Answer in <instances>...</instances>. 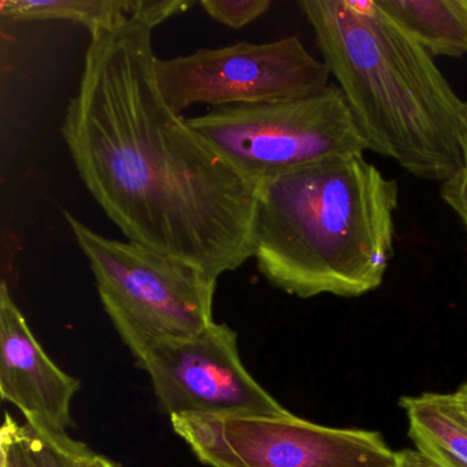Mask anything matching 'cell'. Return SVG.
<instances>
[{
	"label": "cell",
	"mask_w": 467,
	"mask_h": 467,
	"mask_svg": "<svg viewBox=\"0 0 467 467\" xmlns=\"http://www.w3.org/2000/svg\"><path fill=\"white\" fill-rule=\"evenodd\" d=\"M158 26L136 13L91 34L61 135L87 190L128 242L218 280L255 255L258 187L163 99Z\"/></svg>",
	"instance_id": "cell-1"
},
{
	"label": "cell",
	"mask_w": 467,
	"mask_h": 467,
	"mask_svg": "<svg viewBox=\"0 0 467 467\" xmlns=\"http://www.w3.org/2000/svg\"><path fill=\"white\" fill-rule=\"evenodd\" d=\"M299 7L368 151L445 182L463 166L467 102L433 57L373 0H302Z\"/></svg>",
	"instance_id": "cell-2"
},
{
	"label": "cell",
	"mask_w": 467,
	"mask_h": 467,
	"mask_svg": "<svg viewBox=\"0 0 467 467\" xmlns=\"http://www.w3.org/2000/svg\"><path fill=\"white\" fill-rule=\"evenodd\" d=\"M399 185L363 154L337 155L258 185L255 258L292 296L358 297L393 256Z\"/></svg>",
	"instance_id": "cell-3"
},
{
	"label": "cell",
	"mask_w": 467,
	"mask_h": 467,
	"mask_svg": "<svg viewBox=\"0 0 467 467\" xmlns=\"http://www.w3.org/2000/svg\"><path fill=\"white\" fill-rule=\"evenodd\" d=\"M64 217L88 259L103 308L136 359L157 344L196 337L215 324L218 280L138 243L103 236L72 213Z\"/></svg>",
	"instance_id": "cell-4"
},
{
	"label": "cell",
	"mask_w": 467,
	"mask_h": 467,
	"mask_svg": "<svg viewBox=\"0 0 467 467\" xmlns=\"http://www.w3.org/2000/svg\"><path fill=\"white\" fill-rule=\"evenodd\" d=\"M188 122L256 187L295 169L368 150L337 86L289 102L212 108Z\"/></svg>",
	"instance_id": "cell-5"
},
{
	"label": "cell",
	"mask_w": 467,
	"mask_h": 467,
	"mask_svg": "<svg viewBox=\"0 0 467 467\" xmlns=\"http://www.w3.org/2000/svg\"><path fill=\"white\" fill-rule=\"evenodd\" d=\"M171 428L210 467H399L379 431L330 428L296 415H176Z\"/></svg>",
	"instance_id": "cell-6"
},
{
	"label": "cell",
	"mask_w": 467,
	"mask_h": 467,
	"mask_svg": "<svg viewBox=\"0 0 467 467\" xmlns=\"http://www.w3.org/2000/svg\"><path fill=\"white\" fill-rule=\"evenodd\" d=\"M155 80L176 113L193 105L289 102L329 87L330 70L299 36L270 43L237 42L188 56L155 59Z\"/></svg>",
	"instance_id": "cell-7"
},
{
	"label": "cell",
	"mask_w": 467,
	"mask_h": 467,
	"mask_svg": "<svg viewBox=\"0 0 467 467\" xmlns=\"http://www.w3.org/2000/svg\"><path fill=\"white\" fill-rule=\"evenodd\" d=\"M138 362L171 417L292 414L248 373L240 357L237 333L226 324L215 322L196 337L157 344Z\"/></svg>",
	"instance_id": "cell-8"
},
{
	"label": "cell",
	"mask_w": 467,
	"mask_h": 467,
	"mask_svg": "<svg viewBox=\"0 0 467 467\" xmlns=\"http://www.w3.org/2000/svg\"><path fill=\"white\" fill-rule=\"evenodd\" d=\"M80 381L53 362L13 299L0 286V396L17 407L26 422L67 431Z\"/></svg>",
	"instance_id": "cell-9"
},
{
	"label": "cell",
	"mask_w": 467,
	"mask_h": 467,
	"mask_svg": "<svg viewBox=\"0 0 467 467\" xmlns=\"http://www.w3.org/2000/svg\"><path fill=\"white\" fill-rule=\"evenodd\" d=\"M376 4L431 57L467 56V0H379Z\"/></svg>",
	"instance_id": "cell-10"
},
{
	"label": "cell",
	"mask_w": 467,
	"mask_h": 467,
	"mask_svg": "<svg viewBox=\"0 0 467 467\" xmlns=\"http://www.w3.org/2000/svg\"><path fill=\"white\" fill-rule=\"evenodd\" d=\"M399 406L409 420V436L418 451L442 467H467V420L450 393L403 396Z\"/></svg>",
	"instance_id": "cell-11"
},
{
	"label": "cell",
	"mask_w": 467,
	"mask_h": 467,
	"mask_svg": "<svg viewBox=\"0 0 467 467\" xmlns=\"http://www.w3.org/2000/svg\"><path fill=\"white\" fill-rule=\"evenodd\" d=\"M138 5L139 0H2L0 15L17 21H72L95 34L135 16Z\"/></svg>",
	"instance_id": "cell-12"
},
{
	"label": "cell",
	"mask_w": 467,
	"mask_h": 467,
	"mask_svg": "<svg viewBox=\"0 0 467 467\" xmlns=\"http://www.w3.org/2000/svg\"><path fill=\"white\" fill-rule=\"evenodd\" d=\"M5 417L12 426L26 467H87L95 455L84 442L72 439L67 431L28 422L20 425L9 412Z\"/></svg>",
	"instance_id": "cell-13"
},
{
	"label": "cell",
	"mask_w": 467,
	"mask_h": 467,
	"mask_svg": "<svg viewBox=\"0 0 467 467\" xmlns=\"http://www.w3.org/2000/svg\"><path fill=\"white\" fill-rule=\"evenodd\" d=\"M202 9L217 23L239 29L250 26L272 6L270 0H203Z\"/></svg>",
	"instance_id": "cell-14"
},
{
	"label": "cell",
	"mask_w": 467,
	"mask_h": 467,
	"mask_svg": "<svg viewBox=\"0 0 467 467\" xmlns=\"http://www.w3.org/2000/svg\"><path fill=\"white\" fill-rule=\"evenodd\" d=\"M441 198L459 218L467 214V130L463 146V166L452 179L442 182Z\"/></svg>",
	"instance_id": "cell-15"
},
{
	"label": "cell",
	"mask_w": 467,
	"mask_h": 467,
	"mask_svg": "<svg viewBox=\"0 0 467 467\" xmlns=\"http://www.w3.org/2000/svg\"><path fill=\"white\" fill-rule=\"evenodd\" d=\"M0 467H26L6 417L0 431Z\"/></svg>",
	"instance_id": "cell-16"
},
{
	"label": "cell",
	"mask_w": 467,
	"mask_h": 467,
	"mask_svg": "<svg viewBox=\"0 0 467 467\" xmlns=\"http://www.w3.org/2000/svg\"><path fill=\"white\" fill-rule=\"evenodd\" d=\"M399 467H442L425 453L415 450H403L398 452Z\"/></svg>",
	"instance_id": "cell-17"
},
{
	"label": "cell",
	"mask_w": 467,
	"mask_h": 467,
	"mask_svg": "<svg viewBox=\"0 0 467 467\" xmlns=\"http://www.w3.org/2000/svg\"><path fill=\"white\" fill-rule=\"evenodd\" d=\"M450 399L462 417L467 420V381H464L455 392L450 393Z\"/></svg>",
	"instance_id": "cell-18"
},
{
	"label": "cell",
	"mask_w": 467,
	"mask_h": 467,
	"mask_svg": "<svg viewBox=\"0 0 467 467\" xmlns=\"http://www.w3.org/2000/svg\"><path fill=\"white\" fill-rule=\"evenodd\" d=\"M87 467H121L117 464L116 462L110 461V459L105 458V456L98 455L95 453L92 456L91 462H89Z\"/></svg>",
	"instance_id": "cell-19"
},
{
	"label": "cell",
	"mask_w": 467,
	"mask_h": 467,
	"mask_svg": "<svg viewBox=\"0 0 467 467\" xmlns=\"http://www.w3.org/2000/svg\"><path fill=\"white\" fill-rule=\"evenodd\" d=\"M462 223H463L464 228H466L467 232V214L463 215V217L461 218Z\"/></svg>",
	"instance_id": "cell-20"
}]
</instances>
